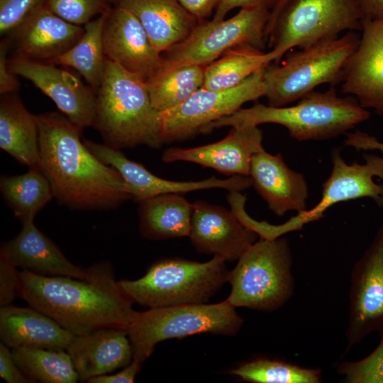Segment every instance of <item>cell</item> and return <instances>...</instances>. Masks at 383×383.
Returning a JSON list of instances; mask_svg holds the SVG:
<instances>
[{"label": "cell", "instance_id": "cell-16", "mask_svg": "<svg viewBox=\"0 0 383 383\" xmlns=\"http://www.w3.org/2000/svg\"><path fill=\"white\" fill-rule=\"evenodd\" d=\"M106 59L140 76L145 82L163 64V56L152 45L138 19L119 6L108 11L103 30Z\"/></svg>", "mask_w": 383, "mask_h": 383}, {"label": "cell", "instance_id": "cell-29", "mask_svg": "<svg viewBox=\"0 0 383 383\" xmlns=\"http://www.w3.org/2000/svg\"><path fill=\"white\" fill-rule=\"evenodd\" d=\"M272 61L270 51L251 46L233 48L206 67L202 88L223 90L234 87Z\"/></svg>", "mask_w": 383, "mask_h": 383}, {"label": "cell", "instance_id": "cell-10", "mask_svg": "<svg viewBox=\"0 0 383 383\" xmlns=\"http://www.w3.org/2000/svg\"><path fill=\"white\" fill-rule=\"evenodd\" d=\"M270 13L264 7L244 8L228 19L197 23L186 38L165 52L160 69L207 66L238 46L263 50Z\"/></svg>", "mask_w": 383, "mask_h": 383}, {"label": "cell", "instance_id": "cell-9", "mask_svg": "<svg viewBox=\"0 0 383 383\" xmlns=\"http://www.w3.org/2000/svg\"><path fill=\"white\" fill-rule=\"evenodd\" d=\"M363 16L357 0H292L278 16L269 36L270 52L278 63L292 48L360 31Z\"/></svg>", "mask_w": 383, "mask_h": 383}, {"label": "cell", "instance_id": "cell-44", "mask_svg": "<svg viewBox=\"0 0 383 383\" xmlns=\"http://www.w3.org/2000/svg\"><path fill=\"white\" fill-rule=\"evenodd\" d=\"M357 1L363 19H383V0H357Z\"/></svg>", "mask_w": 383, "mask_h": 383}, {"label": "cell", "instance_id": "cell-25", "mask_svg": "<svg viewBox=\"0 0 383 383\" xmlns=\"http://www.w3.org/2000/svg\"><path fill=\"white\" fill-rule=\"evenodd\" d=\"M116 1L138 19L160 53L186 38L198 23L178 0Z\"/></svg>", "mask_w": 383, "mask_h": 383}, {"label": "cell", "instance_id": "cell-3", "mask_svg": "<svg viewBox=\"0 0 383 383\" xmlns=\"http://www.w3.org/2000/svg\"><path fill=\"white\" fill-rule=\"evenodd\" d=\"M370 112L352 96H339L331 86L326 91H312L289 106L257 103L211 123L205 133L226 126L251 127L275 123L285 127L298 141L325 140L345 134L367 120Z\"/></svg>", "mask_w": 383, "mask_h": 383}, {"label": "cell", "instance_id": "cell-14", "mask_svg": "<svg viewBox=\"0 0 383 383\" xmlns=\"http://www.w3.org/2000/svg\"><path fill=\"white\" fill-rule=\"evenodd\" d=\"M84 143L98 159L119 172L128 185L129 193L137 201L164 194H184L211 188L240 192L252 186L251 178L242 175L223 179L211 177L187 182L162 179L141 164L128 159L119 149L88 140H84Z\"/></svg>", "mask_w": 383, "mask_h": 383}, {"label": "cell", "instance_id": "cell-40", "mask_svg": "<svg viewBox=\"0 0 383 383\" xmlns=\"http://www.w3.org/2000/svg\"><path fill=\"white\" fill-rule=\"evenodd\" d=\"M143 363L133 357L131 362L123 370L114 374H103L92 377L87 381L89 383H132L140 370Z\"/></svg>", "mask_w": 383, "mask_h": 383}, {"label": "cell", "instance_id": "cell-31", "mask_svg": "<svg viewBox=\"0 0 383 383\" xmlns=\"http://www.w3.org/2000/svg\"><path fill=\"white\" fill-rule=\"evenodd\" d=\"M206 67L160 69L145 82L153 107L162 113L185 101L202 87Z\"/></svg>", "mask_w": 383, "mask_h": 383}, {"label": "cell", "instance_id": "cell-43", "mask_svg": "<svg viewBox=\"0 0 383 383\" xmlns=\"http://www.w3.org/2000/svg\"><path fill=\"white\" fill-rule=\"evenodd\" d=\"M198 21H205L216 9L221 0H178Z\"/></svg>", "mask_w": 383, "mask_h": 383}, {"label": "cell", "instance_id": "cell-36", "mask_svg": "<svg viewBox=\"0 0 383 383\" xmlns=\"http://www.w3.org/2000/svg\"><path fill=\"white\" fill-rule=\"evenodd\" d=\"M47 0H0V33L11 34L33 13L45 6Z\"/></svg>", "mask_w": 383, "mask_h": 383}, {"label": "cell", "instance_id": "cell-42", "mask_svg": "<svg viewBox=\"0 0 383 383\" xmlns=\"http://www.w3.org/2000/svg\"><path fill=\"white\" fill-rule=\"evenodd\" d=\"M345 135H346L345 144L347 146L358 150H379L383 157V142L379 141L374 136L360 131L348 132Z\"/></svg>", "mask_w": 383, "mask_h": 383}, {"label": "cell", "instance_id": "cell-12", "mask_svg": "<svg viewBox=\"0 0 383 383\" xmlns=\"http://www.w3.org/2000/svg\"><path fill=\"white\" fill-rule=\"evenodd\" d=\"M365 162L347 163L335 148L332 151V171L322 184L321 198L311 209L297 213L283 224L274 226L266 222L265 235L277 238L284 233L301 229L305 224L318 221L332 206L343 201L370 198L379 206L383 205V187L374 181V177L383 179V157L364 154Z\"/></svg>", "mask_w": 383, "mask_h": 383}, {"label": "cell", "instance_id": "cell-41", "mask_svg": "<svg viewBox=\"0 0 383 383\" xmlns=\"http://www.w3.org/2000/svg\"><path fill=\"white\" fill-rule=\"evenodd\" d=\"M279 0H221L216 8L213 17V21H221L225 18L226 14L235 8L264 7L272 9Z\"/></svg>", "mask_w": 383, "mask_h": 383}, {"label": "cell", "instance_id": "cell-23", "mask_svg": "<svg viewBox=\"0 0 383 383\" xmlns=\"http://www.w3.org/2000/svg\"><path fill=\"white\" fill-rule=\"evenodd\" d=\"M84 32V27L66 21L44 6L11 35L18 56L50 62L76 44Z\"/></svg>", "mask_w": 383, "mask_h": 383}, {"label": "cell", "instance_id": "cell-11", "mask_svg": "<svg viewBox=\"0 0 383 383\" xmlns=\"http://www.w3.org/2000/svg\"><path fill=\"white\" fill-rule=\"evenodd\" d=\"M265 68L230 89L211 90L201 87L180 105L161 113L164 143L205 133L213 122L233 114L245 103L265 96Z\"/></svg>", "mask_w": 383, "mask_h": 383}, {"label": "cell", "instance_id": "cell-19", "mask_svg": "<svg viewBox=\"0 0 383 383\" xmlns=\"http://www.w3.org/2000/svg\"><path fill=\"white\" fill-rule=\"evenodd\" d=\"M350 295L349 336L355 343L383 323V221L355 267Z\"/></svg>", "mask_w": 383, "mask_h": 383}, {"label": "cell", "instance_id": "cell-13", "mask_svg": "<svg viewBox=\"0 0 383 383\" xmlns=\"http://www.w3.org/2000/svg\"><path fill=\"white\" fill-rule=\"evenodd\" d=\"M8 64L14 74L29 80L50 98L75 126L82 130L94 126L96 97L78 77L53 63L18 55Z\"/></svg>", "mask_w": 383, "mask_h": 383}, {"label": "cell", "instance_id": "cell-1", "mask_svg": "<svg viewBox=\"0 0 383 383\" xmlns=\"http://www.w3.org/2000/svg\"><path fill=\"white\" fill-rule=\"evenodd\" d=\"M36 118L40 168L59 204L75 210L109 211L133 199L119 172L85 145L81 128L57 112Z\"/></svg>", "mask_w": 383, "mask_h": 383}, {"label": "cell", "instance_id": "cell-27", "mask_svg": "<svg viewBox=\"0 0 383 383\" xmlns=\"http://www.w3.org/2000/svg\"><path fill=\"white\" fill-rule=\"evenodd\" d=\"M139 231L150 240L189 237L193 204L180 194H164L138 201Z\"/></svg>", "mask_w": 383, "mask_h": 383}, {"label": "cell", "instance_id": "cell-26", "mask_svg": "<svg viewBox=\"0 0 383 383\" xmlns=\"http://www.w3.org/2000/svg\"><path fill=\"white\" fill-rule=\"evenodd\" d=\"M1 96L0 148L28 168H40L36 116L27 110L14 93Z\"/></svg>", "mask_w": 383, "mask_h": 383}, {"label": "cell", "instance_id": "cell-2", "mask_svg": "<svg viewBox=\"0 0 383 383\" xmlns=\"http://www.w3.org/2000/svg\"><path fill=\"white\" fill-rule=\"evenodd\" d=\"M87 279L19 273L18 295L75 335L104 328L127 331L137 311L106 261L95 263Z\"/></svg>", "mask_w": 383, "mask_h": 383}, {"label": "cell", "instance_id": "cell-4", "mask_svg": "<svg viewBox=\"0 0 383 383\" xmlns=\"http://www.w3.org/2000/svg\"><path fill=\"white\" fill-rule=\"evenodd\" d=\"M94 126L104 143L117 149L163 143L162 115L150 98L145 81L106 58L101 83L97 89Z\"/></svg>", "mask_w": 383, "mask_h": 383}, {"label": "cell", "instance_id": "cell-30", "mask_svg": "<svg viewBox=\"0 0 383 383\" xmlns=\"http://www.w3.org/2000/svg\"><path fill=\"white\" fill-rule=\"evenodd\" d=\"M107 12L86 23L84 34L78 42L50 62L74 68L96 90L101 83L105 70L103 30Z\"/></svg>", "mask_w": 383, "mask_h": 383}, {"label": "cell", "instance_id": "cell-15", "mask_svg": "<svg viewBox=\"0 0 383 383\" xmlns=\"http://www.w3.org/2000/svg\"><path fill=\"white\" fill-rule=\"evenodd\" d=\"M193 204L189 238L199 253L238 260L258 235L232 211L202 200Z\"/></svg>", "mask_w": 383, "mask_h": 383}, {"label": "cell", "instance_id": "cell-5", "mask_svg": "<svg viewBox=\"0 0 383 383\" xmlns=\"http://www.w3.org/2000/svg\"><path fill=\"white\" fill-rule=\"evenodd\" d=\"M226 262L218 256L204 262L162 259L139 279L118 283L133 304L150 309L206 303L228 282Z\"/></svg>", "mask_w": 383, "mask_h": 383}, {"label": "cell", "instance_id": "cell-8", "mask_svg": "<svg viewBox=\"0 0 383 383\" xmlns=\"http://www.w3.org/2000/svg\"><path fill=\"white\" fill-rule=\"evenodd\" d=\"M291 253L286 238H262L253 243L229 272L226 299L233 307L272 310L292 292Z\"/></svg>", "mask_w": 383, "mask_h": 383}, {"label": "cell", "instance_id": "cell-35", "mask_svg": "<svg viewBox=\"0 0 383 383\" xmlns=\"http://www.w3.org/2000/svg\"><path fill=\"white\" fill-rule=\"evenodd\" d=\"M340 369L351 383H383V341L367 357L357 362L343 364Z\"/></svg>", "mask_w": 383, "mask_h": 383}, {"label": "cell", "instance_id": "cell-17", "mask_svg": "<svg viewBox=\"0 0 383 383\" xmlns=\"http://www.w3.org/2000/svg\"><path fill=\"white\" fill-rule=\"evenodd\" d=\"M360 31L344 70L341 91L383 116V19H363Z\"/></svg>", "mask_w": 383, "mask_h": 383}, {"label": "cell", "instance_id": "cell-32", "mask_svg": "<svg viewBox=\"0 0 383 383\" xmlns=\"http://www.w3.org/2000/svg\"><path fill=\"white\" fill-rule=\"evenodd\" d=\"M11 352L16 363L30 382L75 383L79 379L69 354L64 350L19 347Z\"/></svg>", "mask_w": 383, "mask_h": 383}, {"label": "cell", "instance_id": "cell-37", "mask_svg": "<svg viewBox=\"0 0 383 383\" xmlns=\"http://www.w3.org/2000/svg\"><path fill=\"white\" fill-rule=\"evenodd\" d=\"M10 260L0 252V306L9 305L18 295L19 273Z\"/></svg>", "mask_w": 383, "mask_h": 383}, {"label": "cell", "instance_id": "cell-34", "mask_svg": "<svg viewBox=\"0 0 383 383\" xmlns=\"http://www.w3.org/2000/svg\"><path fill=\"white\" fill-rule=\"evenodd\" d=\"M45 6L66 21L79 26L108 11L105 0H47Z\"/></svg>", "mask_w": 383, "mask_h": 383}, {"label": "cell", "instance_id": "cell-22", "mask_svg": "<svg viewBox=\"0 0 383 383\" xmlns=\"http://www.w3.org/2000/svg\"><path fill=\"white\" fill-rule=\"evenodd\" d=\"M65 350L82 381L128 365L133 357L127 331L104 328L74 335Z\"/></svg>", "mask_w": 383, "mask_h": 383}, {"label": "cell", "instance_id": "cell-33", "mask_svg": "<svg viewBox=\"0 0 383 383\" xmlns=\"http://www.w3.org/2000/svg\"><path fill=\"white\" fill-rule=\"evenodd\" d=\"M230 374L243 381L256 383H316L320 380L318 370L265 358L241 364L231 370Z\"/></svg>", "mask_w": 383, "mask_h": 383}, {"label": "cell", "instance_id": "cell-6", "mask_svg": "<svg viewBox=\"0 0 383 383\" xmlns=\"http://www.w3.org/2000/svg\"><path fill=\"white\" fill-rule=\"evenodd\" d=\"M360 35L348 31L342 36L300 48L282 65L265 70V96L268 105L284 106L324 84L340 83L347 62L358 45Z\"/></svg>", "mask_w": 383, "mask_h": 383}, {"label": "cell", "instance_id": "cell-38", "mask_svg": "<svg viewBox=\"0 0 383 383\" xmlns=\"http://www.w3.org/2000/svg\"><path fill=\"white\" fill-rule=\"evenodd\" d=\"M4 343H0V376L8 383H28L25 376L16 363L12 352Z\"/></svg>", "mask_w": 383, "mask_h": 383}, {"label": "cell", "instance_id": "cell-18", "mask_svg": "<svg viewBox=\"0 0 383 383\" xmlns=\"http://www.w3.org/2000/svg\"><path fill=\"white\" fill-rule=\"evenodd\" d=\"M262 149V132L258 126L231 127L228 134L218 142L190 148H167L162 160L165 163L189 162L226 175L250 177L252 158Z\"/></svg>", "mask_w": 383, "mask_h": 383}, {"label": "cell", "instance_id": "cell-24", "mask_svg": "<svg viewBox=\"0 0 383 383\" xmlns=\"http://www.w3.org/2000/svg\"><path fill=\"white\" fill-rule=\"evenodd\" d=\"M75 335L33 307L0 308L1 342L13 349L35 347L65 350Z\"/></svg>", "mask_w": 383, "mask_h": 383}, {"label": "cell", "instance_id": "cell-45", "mask_svg": "<svg viewBox=\"0 0 383 383\" xmlns=\"http://www.w3.org/2000/svg\"><path fill=\"white\" fill-rule=\"evenodd\" d=\"M290 1L292 0H279L276 5L274 6V8L272 9L270 20L268 21L266 29V35L267 38H269L272 30V28L278 16Z\"/></svg>", "mask_w": 383, "mask_h": 383}, {"label": "cell", "instance_id": "cell-7", "mask_svg": "<svg viewBox=\"0 0 383 383\" xmlns=\"http://www.w3.org/2000/svg\"><path fill=\"white\" fill-rule=\"evenodd\" d=\"M235 309L226 299L137 311L127 330L133 357L143 363L157 343L168 339L203 333L234 335L243 322Z\"/></svg>", "mask_w": 383, "mask_h": 383}, {"label": "cell", "instance_id": "cell-39", "mask_svg": "<svg viewBox=\"0 0 383 383\" xmlns=\"http://www.w3.org/2000/svg\"><path fill=\"white\" fill-rule=\"evenodd\" d=\"M9 43L3 40L0 43V94L1 95L15 93L19 88V83L9 69L6 57Z\"/></svg>", "mask_w": 383, "mask_h": 383}, {"label": "cell", "instance_id": "cell-28", "mask_svg": "<svg viewBox=\"0 0 383 383\" xmlns=\"http://www.w3.org/2000/svg\"><path fill=\"white\" fill-rule=\"evenodd\" d=\"M2 196L22 224L33 221L36 214L54 197L51 184L39 167L23 174L0 179Z\"/></svg>", "mask_w": 383, "mask_h": 383}, {"label": "cell", "instance_id": "cell-21", "mask_svg": "<svg viewBox=\"0 0 383 383\" xmlns=\"http://www.w3.org/2000/svg\"><path fill=\"white\" fill-rule=\"evenodd\" d=\"M23 225L13 238L2 243L0 252L18 268L44 276H65L87 279L89 269L70 261L55 243L41 232L33 221Z\"/></svg>", "mask_w": 383, "mask_h": 383}, {"label": "cell", "instance_id": "cell-20", "mask_svg": "<svg viewBox=\"0 0 383 383\" xmlns=\"http://www.w3.org/2000/svg\"><path fill=\"white\" fill-rule=\"evenodd\" d=\"M250 177L257 192L277 216L307 209L306 181L302 174L287 166L281 153L272 155L265 149L255 153Z\"/></svg>", "mask_w": 383, "mask_h": 383}]
</instances>
